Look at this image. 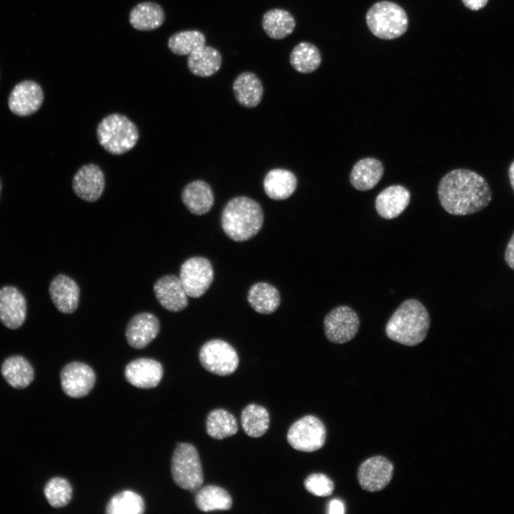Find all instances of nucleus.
Returning a JSON list of instances; mask_svg holds the SVG:
<instances>
[{"label":"nucleus","mask_w":514,"mask_h":514,"mask_svg":"<svg viewBox=\"0 0 514 514\" xmlns=\"http://www.w3.org/2000/svg\"><path fill=\"white\" fill-rule=\"evenodd\" d=\"M438 195L444 210L455 216L477 213L485 208L492 198L485 179L465 168L454 169L445 174L439 182Z\"/></svg>","instance_id":"f257e3e1"},{"label":"nucleus","mask_w":514,"mask_h":514,"mask_svg":"<svg viewBox=\"0 0 514 514\" xmlns=\"http://www.w3.org/2000/svg\"><path fill=\"white\" fill-rule=\"evenodd\" d=\"M430 317L425 307L417 299L404 301L386 326V336L402 345L414 346L426 337Z\"/></svg>","instance_id":"f03ea898"},{"label":"nucleus","mask_w":514,"mask_h":514,"mask_svg":"<svg viewBox=\"0 0 514 514\" xmlns=\"http://www.w3.org/2000/svg\"><path fill=\"white\" fill-rule=\"evenodd\" d=\"M264 216L255 200L240 196L231 198L221 216L223 231L231 240L243 242L254 237L261 229Z\"/></svg>","instance_id":"7ed1b4c3"},{"label":"nucleus","mask_w":514,"mask_h":514,"mask_svg":"<svg viewBox=\"0 0 514 514\" xmlns=\"http://www.w3.org/2000/svg\"><path fill=\"white\" fill-rule=\"evenodd\" d=\"M96 136L101 147L113 155H121L131 150L139 137L136 125L121 114H111L99 123Z\"/></svg>","instance_id":"20e7f679"},{"label":"nucleus","mask_w":514,"mask_h":514,"mask_svg":"<svg viewBox=\"0 0 514 514\" xmlns=\"http://www.w3.org/2000/svg\"><path fill=\"white\" fill-rule=\"evenodd\" d=\"M366 21L375 36L385 40L401 36L408 27V18L405 10L389 1H381L372 5L366 13Z\"/></svg>","instance_id":"39448f33"},{"label":"nucleus","mask_w":514,"mask_h":514,"mask_svg":"<svg viewBox=\"0 0 514 514\" xmlns=\"http://www.w3.org/2000/svg\"><path fill=\"white\" fill-rule=\"evenodd\" d=\"M171 474L180 488L196 492L203 482V473L196 448L187 443H178L171 460Z\"/></svg>","instance_id":"423d86ee"},{"label":"nucleus","mask_w":514,"mask_h":514,"mask_svg":"<svg viewBox=\"0 0 514 514\" xmlns=\"http://www.w3.org/2000/svg\"><path fill=\"white\" fill-rule=\"evenodd\" d=\"M199 361L206 370L222 376L234 373L239 363L234 348L220 339L210 340L201 346Z\"/></svg>","instance_id":"0eeeda50"},{"label":"nucleus","mask_w":514,"mask_h":514,"mask_svg":"<svg viewBox=\"0 0 514 514\" xmlns=\"http://www.w3.org/2000/svg\"><path fill=\"white\" fill-rule=\"evenodd\" d=\"M326 430L322 421L313 415H306L289 428L287 440L294 449L303 452L316 451L324 445Z\"/></svg>","instance_id":"6e6552de"},{"label":"nucleus","mask_w":514,"mask_h":514,"mask_svg":"<svg viewBox=\"0 0 514 514\" xmlns=\"http://www.w3.org/2000/svg\"><path fill=\"white\" fill-rule=\"evenodd\" d=\"M179 279L188 296L199 298L206 293L213 282L212 264L204 257L190 258L182 263Z\"/></svg>","instance_id":"1a4fd4ad"},{"label":"nucleus","mask_w":514,"mask_h":514,"mask_svg":"<svg viewBox=\"0 0 514 514\" xmlns=\"http://www.w3.org/2000/svg\"><path fill=\"white\" fill-rule=\"evenodd\" d=\"M360 320L356 312L349 306H340L331 310L323 321L327 339L336 344L351 341L358 331Z\"/></svg>","instance_id":"9d476101"},{"label":"nucleus","mask_w":514,"mask_h":514,"mask_svg":"<svg viewBox=\"0 0 514 514\" xmlns=\"http://www.w3.org/2000/svg\"><path fill=\"white\" fill-rule=\"evenodd\" d=\"M63 391L72 398L86 395L93 388L96 375L93 369L81 362H71L66 365L60 373Z\"/></svg>","instance_id":"9b49d317"},{"label":"nucleus","mask_w":514,"mask_h":514,"mask_svg":"<svg viewBox=\"0 0 514 514\" xmlns=\"http://www.w3.org/2000/svg\"><path fill=\"white\" fill-rule=\"evenodd\" d=\"M393 473V465L388 458L381 455L373 456L359 466L358 480L363 490L379 491L390 483Z\"/></svg>","instance_id":"f8f14e48"},{"label":"nucleus","mask_w":514,"mask_h":514,"mask_svg":"<svg viewBox=\"0 0 514 514\" xmlns=\"http://www.w3.org/2000/svg\"><path fill=\"white\" fill-rule=\"evenodd\" d=\"M44 101V92L39 84L25 80L17 84L11 90L8 106L10 111L19 116H27L36 112Z\"/></svg>","instance_id":"ddd939ff"},{"label":"nucleus","mask_w":514,"mask_h":514,"mask_svg":"<svg viewBox=\"0 0 514 514\" xmlns=\"http://www.w3.org/2000/svg\"><path fill=\"white\" fill-rule=\"evenodd\" d=\"M72 188L75 194L81 199L87 202L96 201L104 191V173L95 163L84 165L74 174Z\"/></svg>","instance_id":"4468645a"},{"label":"nucleus","mask_w":514,"mask_h":514,"mask_svg":"<svg viewBox=\"0 0 514 514\" xmlns=\"http://www.w3.org/2000/svg\"><path fill=\"white\" fill-rule=\"evenodd\" d=\"M26 303L21 293L13 286L0 289V321L7 328L16 329L24 322Z\"/></svg>","instance_id":"2eb2a0df"},{"label":"nucleus","mask_w":514,"mask_h":514,"mask_svg":"<svg viewBox=\"0 0 514 514\" xmlns=\"http://www.w3.org/2000/svg\"><path fill=\"white\" fill-rule=\"evenodd\" d=\"M153 291L159 303L166 310L178 312L188 306V295L179 279L173 275L159 278L153 286Z\"/></svg>","instance_id":"dca6fc26"},{"label":"nucleus","mask_w":514,"mask_h":514,"mask_svg":"<svg viewBox=\"0 0 514 514\" xmlns=\"http://www.w3.org/2000/svg\"><path fill=\"white\" fill-rule=\"evenodd\" d=\"M163 373L161 364L151 358H141L131 361L125 368V377L128 383L140 388L156 387Z\"/></svg>","instance_id":"f3484780"},{"label":"nucleus","mask_w":514,"mask_h":514,"mask_svg":"<svg viewBox=\"0 0 514 514\" xmlns=\"http://www.w3.org/2000/svg\"><path fill=\"white\" fill-rule=\"evenodd\" d=\"M159 330V321L153 314L141 313L128 322L126 329V340L133 348L141 349L156 337Z\"/></svg>","instance_id":"a211bd4d"},{"label":"nucleus","mask_w":514,"mask_h":514,"mask_svg":"<svg viewBox=\"0 0 514 514\" xmlns=\"http://www.w3.org/2000/svg\"><path fill=\"white\" fill-rule=\"evenodd\" d=\"M410 201V191L401 185L386 188L376 197L375 207L378 214L385 219H393L400 216Z\"/></svg>","instance_id":"6ab92c4d"},{"label":"nucleus","mask_w":514,"mask_h":514,"mask_svg":"<svg viewBox=\"0 0 514 514\" xmlns=\"http://www.w3.org/2000/svg\"><path fill=\"white\" fill-rule=\"evenodd\" d=\"M49 294L60 312L72 313L77 309L80 290L77 283L70 277L62 274L56 276L50 283Z\"/></svg>","instance_id":"aec40b11"},{"label":"nucleus","mask_w":514,"mask_h":514,"mask_svg":"<svg viewBox=\"0 0 514 514\" xmlns=\"http://www.w3.org/2000/svg\"><path fill=\"white\" fill-rule=\"evenodd\" d=\"M181 200L193 214L207 213L214 203V195L210 185L203 180H195L186 184L181 192Z\"/></svg>","instance_id":"412c9836"},{"label":"nucleus","mask_w":514,"mask_h":514,"mask_svg":"<svg viewBox=\"0 0 514 514\" xmlns=\"http://www.w3.org/2000/svg\"><path fill=\"white\" fill-rule=\"evenodd\" d=\"M232 89L237 102L246 108L257 106L263 96L261 80L251 71L240 73L233 82Z\"/></svg>","instance_id":"4be33fe9"},{"label":"nucleus","mask_w":514,"mask_h":514,"mask_svg":"<svg viewBox=\"0 0 514 514\" xmlns=\"http://www.w3.org/2000/svg\"><path fill=\"white\" fill-rule=\"evenodd\" d=\"M382 163L374 158L367 157L359 160L349 175L352 186L358 191H368L374 188L383 175Z\"/></svg>","instance_id":"5701e85b"},{"label":"nucleus","mask_w":514,"mask_h":514,"mask_svg":"<svg viewBox=\"0 0 514 514\" xmlns=\"http://www.w3.org/2000/svg\"><path fill=\"white\" fill-rule=\"evenodd\" d=\"M222 61V55L217 49L205 45L188 54L187 66L195 76L209 77L220 70Z\"/></svg>","instance_id":"b1692460"},{"label":"nucleus","mask_w":514,"mask_h":514,"mask_svg":"<svg viewBox=\"0 0 514 514\" xmlns=\"http://www.w3.org/2000/svg\"><path fill=\"white\" fill-rule=\"evenodd\" d=\"M263 184L264 191L270 198L276 201L285 200L296 191L297 178L289 170L273 168L266 173Z\"/></svg>","instance_id":"393cba45"},{"label":"nucleus","mask_w":514,"mask_h":514,"mask_svg":"<svg viewBox=\"0 0 514 514\" xmlns=\"http://www.w3.org/2000/svg\"><path fill=\"white\" fill-rule=\"evenodd\" d=\"M261 26L268 37L275 40H281L294 31L296 21L290 11L280 8H274L263 14Z\"/></svg>","instance_id":"a878e982"},{"label":"nucleus","mask_w":514,"mask_h":514,"mask_svg":"<svg viewBox=\"0 0 514 514\" xmlns=\"http://www.w3.org/2000/svg\"><path fill=\"white\" fill-rule=\"evenodd\" d=\"M247 300L257 313L271 314L279 307L281 296L278 289L271 284L258 282L248 290Z\"/></svg>","instance_id":"bb28decb"},{"label":"nucleus","mask_w":514,"mask_h":514,"mask_svg":"<svg viewBox=\"0 0 514 514\" xmlns=\"http://www.w3.org/2000/svg\"><path fill=\"white\" fill-rule=\"evenodd\" d=\"M131 25L139 31H151L160 27L164 20L163 9L151 1H145L135 6L129 14Z\"/></svg>","instance_id":"cd10ccee"},{"label":"nucleus","mask_w":514,"mask_h":514,"mask_svg":"<svg viewBox=\"0 0 514 514\" xmlns=\"http://www.w3.org/2000/svg\"><path fill=\"white\" fill-rule=\"evenodd\" d=\"M1 374L6 382L15 388H26L34 378L31 365L20 356L6 359L1 366Z\"/></svg>","instance_id":"c85d7f7f"},{"label":"nucleus","mask_w":514,"mask_h":514,"mask_svg":"<svg viewBox=\"0 0 514 514\" xmlns=\"http://www.w3.org/2000/svg\"><path fill=\"white\" fill-rule=\"evenodd\" d=\"M322 57L318 48L308 41H301L291 51L289 62L293 69L301 74H310L318 69Z\"/></svg>","instance_id":"c756f323"},{"label":"nucleus","mask_w":514,"mask_h":514,"mask_svg":"<svg viewBox=\"0 0 514 514\" xmlns=\"http://www.w3.org/2000/svg\"><path fill=\"white\" fill-rule=\"evenodd\" d=\"M195 502L198 508L203 512L227 510L232 506L230 494L223 488L212 485L199 488Z\"/></svg>","instance_id":"7c9ffc66"},{"label":"nucleus","mask_w":514,"mask_h":514,"mask_svg":"<svg viewBox=\"0 0 514 514\" xmlns=\"http://www.w3.org/2000/svg\"><path fill=\"white\" fill-rule=\"evenodd\" d=\"M206 432L211 438L221 440L233 435L238 431L235 417L224 409L209 413L206 422Z\"/></svg>","instance_id":"2f4dec72"},{"label":"nucleus","mask_w":514,"mask_h":514,"mask_svg":"<svg viewBox=\"0 0 514 514\" xmlns=\"http://www.w3.org/2000/svg\"><path fill=\"white\" fill-rule=\"evenodd\" d=\"M241 420L246 434L252 438H258L262 436L269 427V413L261 405L250 404L243 410Z\"/></svg>","instance_id":"473e14b6"},{"label":"nucleus","mask_w":514,"mask_h":514,"mask_svg":"<svg viewBox=\"0 0 514 514\" xmlns=\"http://www.w3.org/2000/svg\"><path fill=\"white\" fill-rule=\"evenodd\" d=\"M144 501L141 496L132 490H124L114 495L109 501L107 514H141L144 512Z\"/></svg>","instance_id":"72a5a7b5"},{"label":"nucleus","mask_w":514,"mask_h":514,"mask_svg":"<svg viewBox=\"0 0 514 514\" xmlns=\"http://www.w3.org/2000/svg\"><path fill=\"white\" fill-rule=\"evenodd\" d=\"M205 35L198 30L181 31L173 34L168 41V47L176 55L186 56L206 45Z\"/></svg>","instance_id":"f704fd0d"},{"label":"nucleus","mask_w":514,"mask_h":514,"mask_svg":"<svg viewBox=\"0 0 514 514\" xmlns=\"http://www.w3.org/2000/svg\"><path fill=\"white\" fill-rule=\"evenodd\" d=\"M44 492L47 501L54 508L66 505L72 497V488L69 482L60 477L50 479L46 484Z\"/></svg>","instance_id":"c9c22d12"},{"label":"nucleus","mask_w":514,"mask_h":514,"mask_svg":"<svg viewBox=\"0 0 514 514\" xmlns=\"http://www.w3.org/2000/svg\"><path fill=\"white\" fill-rule=\"evenodd\" d=\"M304 486L309 493L319 497L328 496L334 490L332 480L323 473L308 475L304 481Z\"/></svg>","instance_id":"e433bc0d"},{"label":"nucleus","mask_w":514,"mask_h":514,"mask_svg":"<svg viewBox=\"0 0 514 514\" xmlns=\"http://www.w3.org/2000/svg\"><path fill=\"white\" fill-rule=\"evenodd\" d=\"M505 261L508 266L514 270V233L507 244L505 251Z\"/></svg>","instance_id":"4c0bfd02"},{"label":"nucleus","mask_w":514,"mask_h":514,"mask_svg":"<svg viewBox=\"0 0 514 514\" xmlns=\"http://www.w3.org/2000/svg\"><path fill=\"white\" fill-rule=\"evenodd\" d=\"M345 512V507L343 502L338 499H333L330 501L328 513L330 514H343Z\"/></svg>","instance_id":"58836bf2"},{"label":"nucleus","mask_w":514,"mask_h":514,"mask_svg":"<svg viewBox=\"0 0 514 514\" xmlns=\"http://www.w3.org/2000/svg\"><path fill=\"white\" fill-rule=\"evenodd\" d=\"M462 2L468 9L478 11L487 5L488 0H462Z\"/></svg>","instance_id":"ea45409f"},{"label":"nucleus","mask_w":514,"mask_h":514,"mask_svg":"<svg viewBox=\"0 0 514 514\" xmlns=\"http://www.w3.org/2000/svg\"><path fill=\"white\" fill-rule=\"evenodd\" d=\"M508 176L510 185L514 191V161L510 163L508 168Z\"/></svg>","instance_id":"a19ab883"},{"label":"nucleus","mask_w":514,"mask_h":514,"mask_svg":"<svg viewBox=\"0 0 514 514\" xmlns=\"http://www.w3.org/2000/svg\"><path fill=\"white\" fill-rule=\"evenodd\" d=\"M1 181H0V193H1Z\"/></svg>","instance_id":"79ce46f5"}]
</instances>
